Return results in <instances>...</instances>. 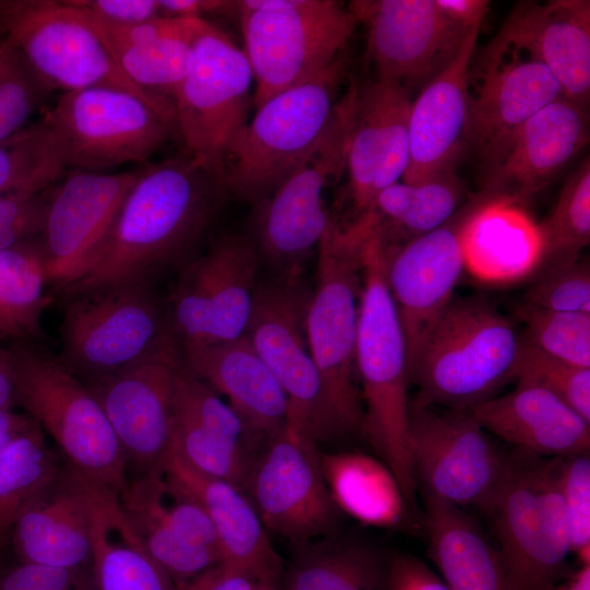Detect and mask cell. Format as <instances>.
<instances>
[{
    "label": "cell",
    "mask_w": 590,
    "mask_h": 590,
    "mask_svg": "<svg viewBox=\"0 0 590 590\" xmlns=\"http://www.w3.org/2000/svg\"><path fill=\"white\" fill-rule=\"evenodd\" d=\"M225 184L187 155L140 170L86 272L61 291L63 299L126 284H150L210 225Z\"/></svg>",
    "instance_id": "cell-1"
},
{
    "label": "cell",
    "mask_w": 590,
    "mask_h": 590,
    "mask_svg": "<svg viewBox=\"0 0 590 590\" xmlns=\"http://www.w3.org/2000/svg\"><path fill=\"white\" fill-rule=\"evenodd\" d=\"M355 344V367L364 406L363 434L397 477L416 509V485L409 449L406 344L386 278V244L368 233Z\"/></svg>",
    "instance_id": "cell-2"
},
{
    "label": "cell",
    "mask_w": 590,
    "mask_h": 590,
    "mask_svg": "<svg viewBox=\"0 0 590 590\" xmlns=\"http://www.w3.org/2000/svg\"><path fill=\"white\" fill-rule=\"evenodd\" d=\"M364 236L334 217L318 244L305 334L318 368L334 440L362 436L364 406L355 382V344Z\"/></svg>",
    "instance_id": "cell-3"
},
{
    "label": "cell",
    "mask_w": 590,
    "mask_h": 590,
    "mask_svg": "<svg viewBox=\"0 0 590 590\" xmlns=\"http://www.w3.org/2000/svg\"><path fill=\"white\" fill-rule=\"evenodd\" d=\"M499 541L508 590H550L568 576V518L558 458L507 452L502 480L484 511Z\"/></svg>",
    "instance_id": "cell-4"
},
{
    "label": "cell",
    "mask_w": 590,
    "mask_h": 590,
    "mask_svg": "<svg viewBox=\"0 0 590 590\" xmlns=\"http://www.w3.org/2000/svg\"><path fill=\"white\" fill-rule=\"evenodd\" d=\"M520 333L481 298L452 299L409 375L413 402L470 411L512 379Z\"/></svg>",
    "instance_id": "cell-5"
},
{
    "label": "cell",
    "mask_w": 590,
    "mask_h": 590,
    "mask_svg": "<svg viewBox=\"0 0 590 590\" xmlns=\"http://www.w3.org/2000/svg\"><path fill=\"white\" fill-rule=\"evenodd\" d=\"M344 54L314 78L256 108L225 165L228 194L253 204L269 197L316 149L338 107Z\"/></svg>",
    "instance_id": "cell-6"
},
{
    "label": "cell",
    "mask_w": 590,
    "mask_h": 590,
    "mask_svg": "<svg viewBox=\"0 0 590 590\" xmlns=\"http://www.w3.org/2000/svg\"><path fill=\"white\" fill-rule=\"evenodd\" d=\"M8 349L15 403L49 433L75 473L120 496L128 485L126 457L86 385L40 344L20 342Z\"/></svg>",
    "instance_id": "cell-7"
},
{
    "label": "cell",
    "mask_w": 590,
    "mask_h": 590,
    "mask_svg": "<svg viewBox=\"0 0 590 590\" xmlns=\"http://www.w3.org/2000/svg\"><path fill=\"white\" fill-rule=\"evenodd\" d=\"M0 30L49 91H125L150 105L177 133L173 102L133 84L87 12L71 0H0Z\"/></svg>",
    "instance_id": "cell-8"
},
{
    "label": "cell",
    "mask_w": 590,
    "mask_h": 590,
    "mask_svg": "<svg viewBox=\"0 0 590 590\" xmlns=\"http://www.w3.org/2000/svg\"><path fill=\"white\" fill-rule=\"evenodd\" d=\"M259 107L274 95L328 68L344 49L357 21L333 0L236 1Z\"/></svg>",
    "instance_id": "cell-9"
},
{
    "label": "cell",
    "mask_w": 590,
    "mask_h": 590,
    "mask_svg": "<svg viewBox=\"0 0 590 590\" xmlns=\"http://www.w3.org/2000/svg\"><path fill=\"white\" fill-rule=\"evenodd\" d=\"M252 79L245 51L202 20L190 68L174 92L173 106L186 155L223 181L228 152L248 122Z\"/></svg>",
    "instance_id": "cell-10"
},
{
    "label": "cell",
    "mask_w": 590,
    "mask_h": 590,
    "mask_svg": "<svg viewBox=\"0 0 590 590\" xmlns=\"http://www.w3.org/2000/svg\"><path fill=\"white\" fill-rule=\"evenodd\" d=\"M42 122L64 168L93 173L146 162L177 135L144 101L108 87L63 92Z\"/></svg>",
    "instance_id": "cell-11"
},
{
    "label": "cell",
    "mask_w": 590,
    "mask_h": 590,
    "mask_svg": "<svg viewBox=\"0 0 590 590\" xmlns=\"http://www.w3.org/2000/svg\"><path fill=\"white\" fill-rule=\"evenodd\" d=\"M61 361L83 381L139 362L173 339L150 284H126L64 299Z\"/></svg>",
    "instance_id": "cell-12"
},
{
    "label": "cell",
    "mask_w": 590,
    "mask_h": 590,
    "mask_svg": "<svg viewBox=\"0 0 590 590\" xmlns=\"http://www.w3.org/2000/svg\"><path fill=\"white\" fill-rule=\"evenodd\" d=\"M355 97L352 83L316 149L269 197L255 204L256 250L286 276H296L333 219L324 206L323 191L345 170Z\"/></svg>",
    "instance_id": "cell-13"
},
{
    "label": "cell",
    "mask_w": 590,
    "mask_h": 590,
    "mask_svg": "<svg viewBox=\"0 0 590 590\" xmlns=\"http://www.w3.org/2000/svg\"><path fill=\"white\" fill-rule=\"evenodd\" d=\"M309 296L296 276L257 285L245 335L286 397V429L318 446L334 439L322 381L305 342Z\"/></svg>",
    "instance_id": "cell-14"
},
{
    "label": "cell",
    "mask_w": 590,
    "mask_h": 590,
    "mask_svg": "<svg viewBox=\"0 0 590 590\" xmlns=\"http://www.w3.org/2000/svg\"><path fill=\"white\" fill-rule=\"evenodd\" d=\"M258 259L251 241L226 234L184 267L165 308L169 333L179 346L245 335L257 288Z\"/></svg>",
    "instance_id": "cell-15"
},
{
    "label": "cell",
    "mask_w": 590,
    "mask_h": 590,
    "mask_svg": "<svg viewBox=\"0 0 590 590\" xmlns=\"http://www.w3.org/2000/svg\"><path fill=\"white\" fill-rule=\"evenodd\" d=\"M408 427L416 489L484 512L502 480L507 452L487 437L471 412H437L410 401Z\"/></svg>",
    "instance_id": "cell-16"
},
{
    "label": "cell",
    "mask_w": 590,
    "mask_h": 590,
    "mask_svg": "<svg viewBox=\"0 0 590 590\" xmlns=\"http://www.w3.org/2000/svg\"><path fill=\"white\" fill-rule=\"evenodd\" d=\"M318 453L316 444L285 428L256 455L243 489L267 532L295 546L339 532L342 512Z\"/></svg>",
    "instance_id": "cell-17"
},
{
    "label": "cell",
    "mask_w": 590,
    "mask_h": 590,
    "mask_svg": "<svg viewBox=\"0 0 590 590\" xmlns=\"http://www.w3.org/2000/svg\"><path fill=\"white\" fill-rule=\"evenodd\" d=\"M477 66L470 69L467 142L487 172L517 130L563 93L543 62L497 36Z\"/></svg>",
    "instance_id": "cell-18"
},
{
    "label": "cell",
    "mask_w": 590,
    "mask_h": 590,
    "mask_svg": "<svg viewBox=\"0 0 590 590\" xmlns=\"http://www.w3.org/2000/svg\"><path fill=\"white\" fill-rule=\"evenodd\" d=\"M475 203L432 232L396 247L385 243L387 283L405 338L408 380L465 270L462 232Z\"/></svg>",
    "instance_id": "cell-19"
},
{
    "label": "cell",
    "mask_w": 590,
    "mask_h": 590,
    "mask_svg": "<svg viewBox=\"0 0 590 590\" xmlns=\"http://www.w3.org/2000/svg\"><path fill=\"white\" fill-rule=\"evenodd\" d=\"M139 174L72 170L54 185L38 241L58 294L86 272Z\"/></svg>",
    "instance_id": "cell-20"
},
{
    "label": "cell",
    "mask_w": 590,
    "mask_h": 590,
    "mask_svg": "<svg viewBox=\"0 0 590 590\" xmlns=\"http://www.w3.org/2000/svg\"><path fill=\"white\" fill-rule=\"evenodd\" d=\"M181 361L174 339L114 374L83 381L102 406L126 458L144 472L162 470L172 446L175 377Z\"/></svg>",
    "instance_id": "cell-21"
},
{
    "label": "cell",
    "mask_w": 590,
    "mask_h": 590,
    "mask_svg": "<svg viewBox=\"0 0 590 590\" xmlns=\"http://www.w3.org/2000/svg\"><path fill=\"white\" fill-rule=\"evenodd\" d=\"M347 7L366 27L378 80L408 90L438 74L472 30L449 20L435 0H356Z\"/></svg>",
    "instance_id": "cell-22"
},
{
    "label": "cell",
    "mask_w": 590,
    "mask_h": 590,
    "mask_svg": "<svg viewBox=\"0 0 590 590\" xmlns=\"http://www.w3.org/2000/svg\"><path fill=\"white\" fill-rule=\"evenodd\" d=\"M411 103L410 90L396 82L377 79L356 86L345 164L354 221L369 210L381 190L402 180L410 155Z\"/></svg>",
    "instance_id": "cell-23"
},
{
    "label": "cell",
    "mask_w": 590,
    "mask_h": 590,
    "mask_svg": "<svg viewBox=\"0 0 590 590\" xmlns=\"http://www.w3.org/2000/svg\"><path fill=\"white\" fill-rule=\"evenodd\" d=\"M587 109L563 96L531 116L486 172L483 196L512 204L546 187L588 143Z\"/></svg>",
    "instance_id": "cell-24"
},
{
    "label": "cell",
    "mask_w": 590,
    "mask_h": 590,
    "mask_svg": "<svg viewBox=\"0 0 590 590\" xmlns=\"http://www.w3.org/2000/svg\"><path fill=\"white\" fill-rule=\"evenodd\" d=\"M480 28L470 31L457 56L411 103L410 155L402 177L406 184L426 182L453 170L467 142L470 64Z\"/></svg>",
    "instance_id": "cell-25"
},
{
    "label": "cell",
    "mask_w": 590,
    "mask_h": 590,
    "mask_svg": "<svg viewBox=\"0 0 590 590\" xmlns=\"http://www.w3.org/2000/svg\"><path fill=\"white\" fill-rule=\"evenodd\" d=\"M543 62L564 98L587 109L590 95V1L517 3L496 35Z\"/></svg>",
    "instance_id": "cell-26"
},
{
    "label": "cell",
    "mask_w": 590,
    "mask_h": 590,
    "mask_svg": "<svg viewBox=\"0 0 590 590\" xmlns=\"http://www.w3.org/2000/svg\"><path fill=\"white\" fill-rule=\"evenodd\" d=\"M185 368L224 394L258 452L287 424L286 397L246 335L228 342L179 346Z\"/></svg>",
    "instance_id": "cell-27"
},
{
    "label": "cell",
    "mask_w": 590,
    "mask_h": 590,
    "mask_svg": "<svg viewBox=\"0 0 590 590\" xmlns=\"http://www.w3.org/2000/svg\"><path fill=\"white\" fill-rule=\"evenodd\" d=\"M166 481L197 500L210 517L222 562L259 582L280 583L283 568L268 532L241 489L192 468L172 445L162 468Z\"/></svg>",
    "instance_id": "cell-28"
},
{
    "label": "cell",
    "mask_w": 590,
    "mask_h": 590,
    "mask_svg": "<svg viewBox=\"0 0 590 590\" xmlns=\"http://www.w3.org/2000/svg\"><path fill=\"white\" fill-rule=\"evenodd\" d=\"M480 425L505 441L543 458L590 448V423L548 391L517 385L470 410Z\"/></svg>",
    "instance_id": "cell-29"
},
{
    "label": "cell",
    "mask_w": 590,
    "mask_h": 590,
    "mask_svg": "<svg viewBox=\"0 0 590 590\" xmlns=\"http://www.w3.org/2000/svg\"><path fill=\"white\" fill-rule=\"evenodd\" d=\"M86 12L123 74L143 92L173 102L176 87L190 68L202 19L160 16L114 25Z\"/></svg>",
    "instance_id": "cell-30"
},
{
    "label": "cell",
    "mask_w": 590,
    "mask_h": 590,
    "mask_svg": "<svg viewBox=\"0 0 590 590\" xmlns=\"http://www.w3.org/2000/svg\"><path fill=\"white\" fill-rule=\"evenodd\" d=\"M80 476L91 535V558L99 590H175L129 522L119 495Z\"/></svg>",
    "instance_id": "cell-31"
},
{
    "label": "cell",
    "mask_w": 590,
    "mask_h": 590,
    "mask_svg": "<svg viewBox=\"0 0 590 590\" xmlns=\"http://www.w3.org/2000/svg\"><path fill=\"white\" fill-rule=\"evenodd\" d=\"M465 269L488 283H510L533 275L541 259L536 224L517 204L483 194L462 232Z\"/></svg>",
    "instance_id": "cell-32"
},
{
    "label": "cell",
    "mask_w": 590,
    "mask_h": 590,
    "mask_svg": "<svg viewBox=\"0 0 590 590\" xmlns=\"http://www.w3.org/2000/svg\"><path fill=\"white\" fill-rule=\"evenodd\" d=\"M318 455L323 480L341 512L364 526L424 532L422 514L410 506L397 477L380 459L359 450Z\"/></svg>",
    "instance_id": "cell-33"
},
{
    "label": "cell",
    "mask_w": 590,
    "mask_h": 590,
    "mask_svg": "<svg viewBox=\"0 0 590 590\" xmlns=\"http://www.w3.org/2000/svg\"><path fill=\"white\" fill-rule=\"evenodd\" d=\"M428 552L450 590H508L498 550L461 508L422 495Z\"/></svg>",
    "instance_id": "cell-34"
},
{
    "label": "cell",
    "mask_w": 590,
    "mask_h": 590,
    "mask_svg": "<svg viewBox=\"0 0 590 590\" xmlns=\"http://www.w3.org/2000/svg\"><path fill=\"white\" fill-rule=\"evenodd\" d=\"M11 534L22 562L72 570L91 558L88 511L78 474L73 472L66 489L32 500Z\"/></svg>",
    "instance_id": "cell-35"
},
{
    "label": "cell",
    "mask_w": 590,
    "mask_h": 590,
    "mask_svg": "<svg viewBox=\"0 0 590 590\" xmlns=\"http://www.w3.org/2000/svg\"><path fill=\"white\" fill-rule=\"evenodd\" d=\"M390 555L339 532L296 546L281 590H387Z\"/></svg>",
    "instance_id": "cell-36"
},
{
    "label": "cell",
    "mask_w": 590,
    "mask_h": 590,
    "mask_svg": "<svg viewBox=\"0 0 590 590\" xmlns=\"http://www.w3.org/2000/svg\"><path fill=\"white\" fill-rule=\"evenodd\" d=\"M463 192L453 170L417 185L401 180L381 190L354 222L387 244L393 237L405 243L446 224L458 212Z\"/></svg>",
    "instance_id": "cell-37"
},
{
    "label": "cell",
    "mask_w": 590,
    "mask_h": 590,
    "mask_svg": "<svg viewBox=\"0 0 590 590\" xmlns=\"http://www.w3.org/2000/svg\"><path fill=\"white\" fill-rule=\"evenodd\" d=\"M46 286L38 237L0 252V342L40 344Z\"/></svg>",
    "instance_id": "cell-38"
},
{
    "label": "cell",
    "mask_w": 590,
    "mask_h": 590,
    "mask_svg": "<svg viewBox=\"0 0 590 590\" xmlns=\"http://www.w3.org/2000/svg\"><path fill=\"white\" fill-rule=\"evenodd\" d=\"M540 272L579 260L590 243V161L587 156L562 188L551 212L536 224Z\"/></svg>",
    "instance_id": "cell-39"
},
{
    "label": "cell",
    "mask_w": 590,
    "mask_h": 590,
    "mask_svg": "<svg viewBox=\"0 0 590 590\" xmlns=\"http://www.w3.org/2000/svg\"><path fill=\"white\" fill-rule=\"evenodd\" d=\"M55 473L42 428L0 451V545L11 533L20 512L45 493Z\"/></svg>",
    "instance_id": "cell-40"
},
{
    "label": "cell",
    "mask_w": 590,
    "mask_h": 590,
    "mask_svg": "<svg viewBox=\"0 0 590 590\" xmlns=\"http://www.w3.org/2000/svg\"><path fill=\"white\" fill-rule=\"evenodd\" d=\"M55 141L40 121L0 141V198L19 192H39L64 170Z\"/></svg>",
    "instance_id": "cell-41"
},
{
    "label": "cell",
    "mask_w": 590,
    "mask_h": 590,
    "mask_svg": "<svg viewBox=\"0 0 590 590\" xmlns=\"http://www.w3.org/2000/svg\"><path fill=\"white\" fill-rule=\"evenodd\" d=\"M512 379L542 388L590 423V368L573 365L533 345L522 333Z\"/></svg>",
    "instance_id": "cell-42"
},
{
    "label": "cell",
    "mask_w": 590,
    "mask_h": 590,
    "mask_svg": "<svg viewBox=\"0 0 590 590\" xmlns=\"http://www.w3.org/2000/svg\"><path fill=\"white\" fill-rule=\"evenodd\" d=\"M172 445L199 472L244 489L253 457L241 447L219 438L174 409Z\"/></svg>",
    "instance_id": "cell-43"
},
{
    "label": "cell",
    "mask_w": 590,
    "mask_h": 590,
    "mask_svg": "<svg viewBox=\"0 0 590 590\" xmlns=\"http://www.w3.org/2000/svg\"><path fill=\"white\" fill-rule=\"evenodd\" d=\"M515 314L522 334L541 351L590 368V314L554 311L521 303Z\"/></svg>",
    "instance_id": "cell-44"
},
{
    "label": "cell",
    "mask_w": 590,
    "mask_h": 590,
    "mask_svg": "<svg viewBox=\"0 0 590 590\" xmlns=\"http://www.w3.org/2000/svg\"><path fill=\"white\" fill-rule=\"evenodd\" d=\"M173 409L256 457L258 450L240 417L212 388L188 371L182 362L176 371Z\"/></svg>",
    "instance_id": "cell-45"
},
{
    "label": "cell",
    "mask_w": 590,
    "mask_h": 590,
    "mask_svg": "<svg viewBox=\"0 0 590 590\" xmlns=\"http://www.w3.org/2000/svg\"><path fill=\"white\" fill-rule=\"evenodd\" d=\"M48 91L13 42L4 37L0 51V141L26 127Z\"/></svg>",
    "instance_id": "cell-46"
},
{
    "label": "cell",
    "mask_w": 590,
    "mask_h": 590,
    "mask_svg": "<svg viewBox=\"0 0 590 590\" xmlns=\"http://www.w3.org/2000/svg\"><path fill=\"white\" fill-rule=\"evenodd\" d=\"M559 483L570 533V554L590 565L589 450L559 457Z\"/></svg>",
    "instance_id": "cell-47"
},
{
    "label": "cell",
    "mask_w": 590,
    "mask_h": 590,
    "mask_svg": "<svg viewBox=\"0 0 590 590\" xmlns=\"http://www.w3.org/2000/svg\"><path fill=\"white\" fill-rule=\"evenodd\" d=\"M535 275L523 303L554 311L590 314L588 260H577Z\"/></svg>",
    "instance_id": "cell-48"
},
{
    "label": "cell",
    "mask_w": 590,
    "mask_h": 590,
    "mask_svg": "<svg viewBox=\"0 0 590 590\" xmlns=\"http://www.w3.org/2000/svg\"><path fill=\"white\" fill-rule=\"evenodd\" d=\"M52 187L0 198V252L39 237Z\"/></svg>",
    "instance_id": "cell-49"
},
{
    "label": "cell",
    "mask_w": 590,
    "mask_h": 590,
    "mask_svg": "<svg viewBox=\"0 0 590 590\" xmlns=\"http://www.w3.org/2000/svg\"><path fill=\"white\" fill-rule=\"evenodd\" d=\"M71 570L22 562L0 579V590H70Z\"/></svg>",
    "instance_id": "cell-50"
},
{
    "label": "cell",
    "mask_w": 590,
    "mask_h": 590,
    "mask_svg": "<svg viewBox=\"0 0 590 590\" xmlns=\"http://www.w3.org/2000/svg\"><path fill=\"white\" fill-rule=\"evenodd\" d=\"M387 590H450L444 579L414 555H390Z\"/></svg>",
    "instance_id": "cell-51"
},
{
    "label": "cell",
    "mask_w": 590,
    "mask_h": 590,
    "mask_svg": "<svg viewBox=\"0 0 590 590\" xmlns=\"http://www.w3.org/2000/svg\"><path fill=\"white\" fill-rule=\"evenodd\" d=\"M97 19L114 25H130L162 16L158 0H71Z\"/></svg>",
    "instance_id": "cell-52"
},
{
    "label": "cell",
    "mask_w": 590,
    "mask_h": 590,
    "mask_svg": "<svg viewBox=\"0 0 590 590\" xmlns=\"http://www.w3.org/2000/svg\"><path fill=\"white\" fill-rule=\"evenodd\" d=\"M259 581L226 563H217L197 576L175 583V590H256Z\"/></svg>",
    "instance_id": "cell-53"
},
{
    "label": "cell",
    "mask_w": 590,
    "mask_h": 590,
    "mask_svg": "<svg viewBox=\"0 0 590 590\" xmlns=\"http://www.w3.org/2000/svg\"><path fill=\"white\" fill-rule=\"evenodd\" d=\"M162 16L204 19L210 14L236 12V1L227 0H158Z\"/></svg>",
    "instance_id": "cell-54"
},
{
    "label": "cell",
    "mask_w": 590,
    "mask_h": 590,
    "mask_svg": "<svg viewBox=\"0 0 590 590\" xmlns=\"http://www.w3.org/2000/svg\"><path fill=\"white\" fill-rule=\"evenodd\" d=\"M440 11L456 24L471 30L481 26L489 7L487 0H435Z\"/></svg>",
    "instance_id": "cell-55"
},
{
    "label": "cell",
    "mask_w": 590,
    "mask_h": 590,
    "mask_svg": "<svg viewBox=\"0 0 590 590\" xmlns=\"http://www.w3.org/2000/svg\"><path fill=\"white\" fill-rule=\"evenodd\" d=\"M38 428L42 427L30 414L0 409V451L14 440Z\"/></svg>",
    "instance_id": "cell-56"
},
{
    "label": "cell",
    "mask_w": 590,
    "mask_h": 590,
    "mask_svg": "<svg viewBox=\"0 0 590 590\" xmlns=\"http://www.w3.org/2000/svg\"><path fill=\"white\" fill-rule=\"evenodd\" d=\"M15 404V379L9 349L0 346V409Z\"/></svg>",
    "instance_id": "cell-57"
},
{
    "label": "cell",
    "mask_w": 590,
    "mask_h": 590,
    "mask_svg": "<svg viewBox=\"0 0 590 590\" xmlns=\"http://www.w3.org/2000/svg\"><path fill=\"white\" fill-rule=\"evenodd\" d=\"M550 590H590V565L580 566Z\"/></svg>",
    "instance_id": "cell-58"
},
{
    "label": "cell",
    "mask_w": 590,
    "mask_h": 590,
    "mask_svg": "<svg viewBox=\"0 0 590 590\" xmlns=\"http://www.w3.org/2000/svg\"><path fill=\"white\" fill-rule=\"evenodd\" d=\"M279 585L275 582H259L256 590H281Z\"/></svg>",
    "instance_id": "cell-59"
},
{
    "label": "cell",
    "mask_w": 590,
    "mask_h": 590,
    "mask_svg": "<svg viewBox=\"0 0 590 590\" xmlns=\"http://www.w3.org/2000/svg\"><path fill=\"white\" fill-rule=\"evenodd\" d=\"M2 45H3V39L0 40V51H1V49H2Z\"/></svg>",
    "instance_id": "cell-60"
},
{
    "label": "cell",
    "mask_w": 590,
    "mask_h": 590,
    "mask_svg": "<svg viewBox=\"0 0 590 590\" xmlns=\"http://www.w3.org/2000/svg\"><path fill=\"white\" fill-rule=\"evenodd\" d=\"M0 346H1V343H0Z\"/></svg>",
    "instance_id": "cell-61"
},
{
    "label": "cell",
    "mask_w": 590,
    "mask_h": 590,
    "mask_svg": "<svg viewBox=\"0 0 590 590\" xmlns=\"http://www.w3.org/2000/svg\"><path fill=\"white\" fill-rule=\"evenodd\" d=\"M1 31V30H0Z\"/></svg>",
    "instance_id": "cell-62"
}]
</instances>
